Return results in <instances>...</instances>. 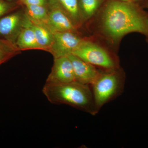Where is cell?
<instances>
[{
  "label": "cell",
  "instance_id": "ffe728a7",
  "mask_svg": "<svg viewBox=\"0 0 148 148\" xmlns=\"http://www.w3.org/2000/svg\"><path fill=\"white\" fill-rule=\"evenodd\" d=\"M147 22H148V19Z\"/></svg>",
  "mask_w": 148,
  "mask_h": 148
},
{
  "label": "cell",
  "instance_id": "e0dca14e",
  "mask_svg": "<svg viewBox=\"0 0 148 148\" xmlns=\"http://www.w3.org/2000/svg\"><path fill=\"white\" fill-rule=\"evenodd\" d=\"M21 3L25 5H45L46 0H20Z\"/></svg>",
  "mask_w": 148,
  "mask_h": 148
},
{
  "label": "cell",
  "instance_id": "ba28073f",
  "mask_svg": "<svg viewBox=\"0 0 148 148\" xmlns=\"http://www.w3.org/2000/svg\"><path fill=\"white\" fill-rule=\"evenodd\" d=\"M53 5L49 11V24L52 32H75V24L63 10L59 3L56 5L52 0Z\"/></svg>",
  "mask_w": 148,
  "mask_h": 148
},
{
  "label": "cell",
  "instance_id": "7c38bea8",
  "mask_svg": "<svg viewBox=\"0 0 148 148\" xmlns=\"http://www.w3.org/2000/svg\"><path fill=\"white\" fill-rule=\"evenodd\" d=\"M26 6L27 7V16L31 21L45 24L50 29L49 24V11L45 5Z\"/></svg>",
  "mask_w": 148,
  "mask_h": 148
},
{
  "label": "cell",
  "instance_id": "9a60e30c",
  "mask_svg": "<svg viewBox=\"0 0 148 148\" xmlns=\"http://www.w3.org/2000/svg\"><path fill=\"white\" fill-rule=\"evenodd\" d=\"M101 0H80V7L84 14L90 18L95 14L100 5Z\"/></svg>",
  "mask_w": 148,
  "mask_h": 148
},
{
  "label": "cell",
  "instance_id": "2e32d148",
  "mask_svg": "<svg viewBox=\"0 0 148 148\" xmlns=\"http://www.w3.org/2000/svg\"><path fill=\"white\" fill-rule=\"evenodd\" d=\"M11 8L10 4L0 0V17L7 13Z\"/></svg>",
  "mask_w": 148,
  "mask_h": 148
},
{
  "label": "cell",
  "instance_id": "52a82bcc",
  "mask_svg": "<svg viewBox=\"0 0 148 148\" xmlns=\"http://www.w3.org/2000/svg\"><path fill=\"white\" fill-rule=\"evenodd\" d=\"M73 65L75 81L83 84L91 85L100 73L95 66L73 54L68 56Z\"/></svg>",
  "mask_w": 148,
  "mask_h": 148
},
{
  "label": "cell",
  "instance_id": "6da1fadb",
  "mask_svg": "<svg viewBox=\"0 0 148 148\" xmlns=\"http://www.w3.org/2000/svg\"><path fill=\"white\" fill-rule=\"evenodd\" d=\"M148 19L138 8L129 3L119 0L109 2L101 16L104 33L112 39L136 32L148 36Z\"/></svg>",
  "mask_w": 148,
  "mask_h": 148
},
{
  "label": "cell",
  "instance_id": "9c48e42d",
  "mask_svg": "<svg viewBox=\"0 0 148 148\" xmlns=\"http://www.w3.org/2000/svg\"><path fill=\"white\" fill-rule=\"evenodd\" d=\"M23 21L20 14L17 12L0 18V36L14 44Z\"/></svg>",
  "mask_w": 148,
  "mask_h": 148
},
{
  "label": "cell",
  "instance_id": "277c9868",
  "mask_svg": "<svg viewBox=\"0 0 148 148\" xmlns=\"http://www.w3.org/2000/svg\"><path fill=\"white\" fill-rule=\"evenodd\" d=\"M72 54L95 66L110 71L116 69V62L110 54L91 42L83 40Z\"/></svg>",
  "mask_w": 148,
  "mask_h": 148
},
{
  "label": "cell",
  "instance_id": "4fadbf2b",
  "mask_svg": "<svg viewBox=\"0 0 148 148\" xmlns=\"http://www.w3.org/2000/svg\"><path fill=\"white\" fill-rule=\"evenodd\" d=\"M57 1L74 24H75L77 22L80 17L78 0H57Z\"/></svg>",
  "mask_w": 148,
  "mask_h": 148
},
{
  "label": "cell",
  "instance_id": "5b68a950",
  "mask_svg": "<svg viewBox=\"0 0 148 148\" xmlns=\"http://www.w3.org/2000/svg\"><path fill=\"white\" fill-rule=\"evenodd\" d=\"M82 40L74 32H54L53 42L49 51L54 58L68 56L72 54Z\"/></svg>",
  "mask_w": 148,
  "mask_h": 148
},
{
  "label": "cell",
  "instance_id": "ac0fdd59",
  "mask_svg": "<svg viewBox=\"0 0 148 148\" xmlns=\"http://www.w3.org/2000/svg\"><path fill=\"white\" fill-rule=\"evenodd\" d=\"M119 1H122L124 2H130L129 0H119Z\"/></svg>",
  "mask_w": 148,
  "mask_h": 148
},
{
  "label": "cell",
  "instance_id": "30bf717a",
  "mask_svg": "<svg viewBox=\"0 0 148 148\" xmlns=\"http://www.w3.org/2000/svg\"><path fill=\"white\" fill-rule=\"evenodd\" d=\"M22 28L15 40L14 44L18 50L28 49H40L37 42L31 21L26 16Z\"/></svg>",
  "mask_w": 148,
  "mask_h": 148
},
{
  "label": "cell",
  "instance_id": "8fae6325",
  "mask_svg": "<svg viewBox=\"0 0 148 148\" xmlns=\"http://www.w3.org/2000/svg\"><path fill=\"white\" fill-rule=\"evenodd\" d=\"M31 21L36 40L40 49L49 51L53 41V32L45 24Z\"/></svg>",
  "mask_w": 148,
  "mask_h": 148
},
{
  "label": "cell",
  "instance_id": "8992f818",
  "mask_svg": "<svg viewBox=\"0 0 148 148\" xmlns=\"http://www.w3.org/2000/svg\"><path fill=\"white\" fill-rule=\"evenodd\" d=\"M73 65L68 56L54 58L51 72L46 83L60 84L75 81Z\"/></svg>",
  "mask_w": 148,
  "mask_h": 148
},
{
  "label": "cell",
  "instance_id": "3957f363",
  "mask_svg": "<svg viewBox=\"0 0 148 148\" xmlns=\"http://www.w3.org/2000/svg\"><path fill=\"white\" fill-rule=\"evenodd\" d=\"M101 73L90 85L98 111L110 101L122 94L125 85L124 77L116 71Z\"/></svg>",
  "mask_w": 148,
  "mask_h": 148
},
{
  "label": "cell",
  "instance_id": "d6986e66",
  "mask_svg": "<svg viewBox=\"0 0 148 148\" xmlns=\"http://www.w3.org/2000/svg\"><path fill=\"white\" fill-rule=\"evenodd\" d=\"M8 1H12V0H8Z\"/></svg>",
  "mask_w": 148,
  "mask_h": 148
},
{
  "label": "cell",
  "instance_id": "5bb4252c",
  "mask_svg": "<svg viewBox=\"0 0 148 148\" xmlns=\"http://www.w3.org/2000/svg\"><path fill=\"white\" fill-rule=\"evenodd\" d=\"M18 50L12 42L0 38V65L16 55Z\"/></svg>",
  "mask_w": 148,
  "mask_h": 148
},
{
  "label": "cell",
  "instance_id": "7a4b0ae2",
  "mask_svg": "<svg viewBox=\"0 0 148 148\" xmlns=\"http://www.w3.org/2000/svg\"><path fill=\"white\" fill-rule=\"evenodd\" d=\"M42 91L52 104L69 105L92 115H95L99 112L89 85L75 81L60 84L45 83Z\"/></svg>",
  "mask_w": 148,
  "mask_h": 148
}]
</instances>
